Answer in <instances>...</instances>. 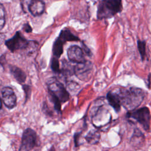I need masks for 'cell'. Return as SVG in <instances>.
<instances>
[{"mask_svg": "<svg viewBox=\"0 0 151 151\" xmlns=\"http://www.w3.org/2000/svg\"><path fill=\"white\" fill-rule=\"evenodd\" d=\"M117 94L121 105L129 111L135 110L140 106L145 96V93L142 88L135 87L120 88Z\"/></svg>", "mask_w": 151, "mask_h": 151, "instance_id": "6da1fadb", "label": "cell"}, {"mask_svg": "<svg viewBox=\"0 0 151 151\" xmlns=\"http://www.w3.org/2000/svg\"><path fill=\"white\" fill-rule=\"evenodd\" d=\"M122 9V0H101L97 7V19L110 18L120 13Z\"/></svg>", "mask_w": 151, "mask_h": 151, "instance_id": "7a4b0ae2", "label": "cell"}, {"mask_svg": "<svg viewBox=\"0 0 151 151\" xmlns=\"http://www.w3.org/2000/svg\"><path fill=\"white\" fill-rule=\"evenodd\" d=\"M50 97L57 99L61 103H65L69 100V93L63 84L57 78H50L47 83Z\"/></svg>", "mask_w": 151, "mask_h": 151, "instance_id": "3957f363", "label": "cell"}, {"mask_svg": "<svg viewBox=\"0 0 151 151\" xmlns=\"http://www.w3.org/2000/svg\"><path fill=\"white\" fill-rule=\"evenodd\" d=\"M127 117L139 123L146 131L149 130L150 113L148 107H143L138 109L129 111L127 114Z\"/></svg>", "mask_w": 151, "mask_h": 151, "instance_id": "277c9868", "label": "cell"}, {"mask_svg": "<svg viewBox=\"0 0 151 151\" xmlns=\"http://www.w3.org/2000/svg\"><path fill=\"white\" fill-rule=\"evenodd\" d=\"M111 119L109 110L103 105L96 106L91 114V120L96 128H103L110 123Z\"/></svg>", "mask_w": 151, "mask_h": 151, "instance_id": "5b68a950", "label": "cell"}, {"mask_svg": "<svg viewBox=\"0 0 151 151\" xmlns=\"http://www.w3.org/2000/svg\"><path fill=\"white\" fill-rule=\"evenodd\" d=\"M37 135L31 128L25 129L22 136L19 151H31L37 145Z\"/></svg>", "mask_w": 151, "mask_h": 151, "instance_id": "8992f818", "label": "cell"}, {"mask_svg": "<svg viewBox=\"0 0 151 151\" xmlns=\"http://www.w3.org/2000/svg\"><path fill=\"white\" fill-rule=\"evenodd\" d=\"M28 44L29 41L22 36L20 32H17L12 38L5 42L6 46L11 52H14L18 50L26 49Z\"/></svg>", "mask_w": 151, "mask_h": 151, "instance_id": "52a82bcc", "label": "cell"}, {"mask_svg": "<svg viewBox=\"0 0 151 151\" xmlns=\"http://www.w3.org/2000/svg\"><path fill=\"white\" fill-rule=\"evenodd\" d=\"M92 70V64L90 62L86 61L85 63L76 64L74 65V75L80 80L87 81L90 77Z\"/></svg>", "mask_w": 151, "mask_h": 151, "instance_id": "ba28073f", "label": "cell"}, {"mask_svg": "<svg viewBox=\"0 0 151 151\" xmlns=\"http://www.w3.org/2000/svg\"><path fill=\"white\" fill-rule=\"evenodd\" d=\"M67 56L69 60L73 63L81 64L86 61L83 49L77 45H72L68 48Z\"/></svg>", "mask_w": 151, "mask_h": 151, "instance_id": "9c48e42d", "label": "cell"}, {"mask_svg": "<svg viewBox=\"0 0 151 151\" xmlns=\"http://www.w3.org/2000/svg\"><path fill=\"white\" fill-rule=\"evenodd\" d=\"M2 99L6 107L8 109L14 108L17 104V97L13 90L10 87H5L1 91Z\"/></svg>", "mask_w": 151, "mask_h": 151, "instance_id": "30bf717a", "label": "cell"}, {"mask_svg": "<svg viewBox=\"0 0 151 151\" xmlns=\"http://www.w3.org/2000/svg\"><path fill=\"white\" fill-rule=\"evenodd\" d=\"M28 9L35 17L41 15L45 10L44 2L42 0H31L28 5Z\"/></svg>", "mask_w": 151, "mask_h": 151, "instance_id": "8fae6325", "label": "cell"}, {"mask_svg": "<svg viewBox=\"0 0 151 151\" xmlns=\"http://www.w3.org/2000/svg\"><path fill=\"white\" fill-rule=\"evenodd\" d=\"M109 104L114 109L116 112H119L121 108V103L119 97L116 92L109 91L106 96Z\"/></svg>", "mask_w": 151, "mask_h": 151, "instance_id": "7c38bea8", "label": "cell"}, {"mask_svg": "<svg viewBox=\"0 0 151 151\" xmlns=\"http://www.w3.org/2000/svg\"><path fill=\"white\" fill-rule=\"evenodd\" d=\"M85 140L90 145H96L99 143L100 139V132L98 129L90 130L84 137Z\"/></svg>", "mask_w": 151, "mask_h": 151, "instance_id": "4fadbf2b", "label": "cell"}, {"mask_svg": "<svg viewBox=\"0 0 151 151\" xmlns=\"http://www.w3.org/2000/svg\"><path fill=\"white\" fill-rule=\"evenodd\" d=\"M64 44L67 41H78L80 38L76 35H74L71 31L67 29L61 30L58 37Z\"/></svg>", "mask_w": 151, "mask_h": 151, "instance_id": "5bb4252c", "label": "cell"}, {"mask_svg": "<svg viewBox=\"0 0 151 151\" xmlns=\"http://www.w3.org/2000/svg\"><path fill=\"white\" fill-rule=\"evenodd\" d=\"M11 73L15 79L19 83H24L26 80V74L19 68L16 66H11L10 68Z\"/></svg>", "mask_w": 151, "mask_h": 151, "instance_id": "9a60e30c", "label": "cell"}, {"mask_svg": "<svg viewBox=\"0 0 151 151\" xmlns=\"http://www.w3.org/2000/svg\"><path fill=\"white\" fill-rule=\"evenodd\" d=\"M74 65L64 60L63 61L62 69L60 73L65 76H73L74 74Z\"/></svg>", "mask_w": 151, "mask_h": 151, "instance_id": "2e32d148", "label": "cell"}, {"mask_svg": "<svg viewBox=\"0 0 151 151\" xmlns=\"http://www.w3.org/2000/svg\"><path fill=\"white\" fill-rule=\"evenodd\" d=\"M63 44L64 43L58 38L55 40L52 47V52L55 57L59 58L62 54L63 52Z\"/></svg>", "mask_w": 151, "mask_h": 151, "instance_id": "e0dca14e", "label": "cell"}, {"mask_svg": "<svg viewBox=\"0 0 151 151\" xmlns=\"http://www.w3.org/2000/svg\"><path fill=\"white\" fill-rule=\"evenodd\" d=\"M144 139V136L143 133L137 129H136L134 130L133 134L131 138V143L133 145H138L140 142H143Z\"/></svg>", "mask_w": 151, "mask_h": 151, "instance_id": "ac0fdd59", "label": "cell"}, {"mask_svg": "<svg viewBox=\"0 0 151 151\" xmlns=\"http://www.w3.org/2000/svg\"><path fill=\"white\" fill-rule=\"evenodd\" d=\"M137 46L138 48V51L139 52L140 57L142 60L143 61L146 57V42L145 41L137 40Z\"/></svg>", "mask_w": 151, "mask_h": 151, "instance_id": "d6986e66", "label": "cell"}, {"mask_svg": "<svg viewBox=\"0 0 151 151\" xmlns=\"http://www.w3.org/2000/svg\"><path fill=\"white\" fill-rule=\"evenodd\" d=\"M51 68L54 72L57 73H60L61 70L60 69L59 61L58 58H56L55 57L52 58L51 61Z\"/></svg>", "mask_w": 151, "mask_h": 151, "instance_id": "ffe728a7", "label": "cell"}, {"mask_svg": "<svg viewBox=\"0 0 151 151\" xmlns=\"http://www.w3.org/2000/svg\"><path fill=\"white\" fill-rule=\"evenodd\" d=\"M5 24V15L4 8L0 6V30H1Z\"/></svg>", "mask_w": 151, "mask_h": 151, "instance_id": "44dd1931", "label": "cell"}, {"mask_svg": "<svg viewBox=\"0 0 151 151\" xmlns=\"http://www.w3.org/2000/svg\"><path fill=\"white\" fill-rule=\"evenodd\" d=\"M81 132H77L76 133H75L74 136V144L76 147H78L80 146V145L81 144L80 142V136H81Z\"/></svg>", "mask_w": 151, "mask_h": 151, "instance_id": "7402d4cb", "label": "cell"}, {"mask_svg": "<svg viewBox=\"0 0 151 151\" xmlns=\"http://www.w3.org/2000/svg\"><path fill=\"white\" fill-rule=\"evenodd\" d=\"M23 29H24V31L27 32H31L32 31V28L31 27H30V25H29V24H26L25 25H24V27H23Z\"/></svg>", "mask_w": 151, "mask_h": 151, "instance_id": "603a6c76", "label": "cell"}, {"mask_svg": "<svg viewBox=\"0 0 151 151\" xmlns=\"http://www.w3.org/2000/svg\"><path fill=\"white\" fill-rule=\"evenodd\" d=\"M1 85V81L0 80V86ZM1 106H2V104H1V98H0V109L1 108Z\"/></svg>", "mask_w": 151, "mask_h": 151, "instance_id": "cb8c5ba5", "label": "cell"}, {"mask_svg": "<svg viewBox=\"0 0 151 151\" xmlns=\"http://www.w3.org/2000/svg\"><path fill=\"white\" fill-rule=\"evenodd\" d=\"M104 151H108V150H104Z\"/></svg>", "mask_w": 151, "mask_h": 151, "instance_id": "d4e9b609", "label": "cell"}, {"mask_svg": "<svg viewBox=\"0 0 151 151\" xmlns=\"http://www.w3.org/2000/svg\"><path fill=\"white\" fill-rule=\"evenodd\" d=\"M52 151H54V150H52Z\"/></svg>", "mask_w": 151, "mask_h": 151, "instance_id": "484cf974", "label": "cell"}]
</instances>
